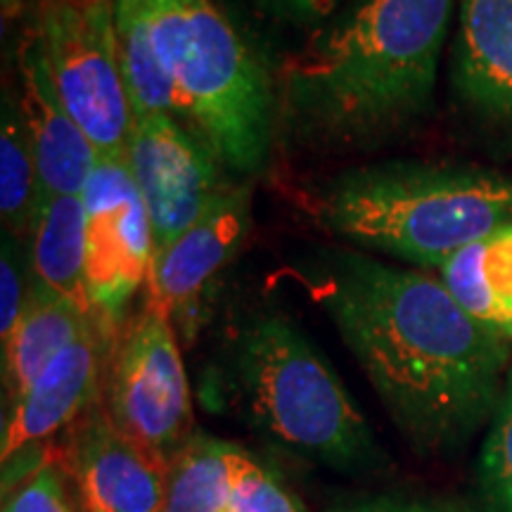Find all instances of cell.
I'll use <instances>...</instances> for the list:
<instances>
[{
  "mask_svg": "<svg viewBox=\"0 0 512 512\" xmlns=\"http://www.w3.org/2000/svg\"><path fill=\"white\" fill-rule=\"evenodd\" d=\"M384 411L425 456L463 446L496 413L510 342L441 280L342 256L318 292Z\"/></svg>",
  "mask_w": 512,
  "mask_h": 512,
  "instance_id": "cell-1",
  "label": "cell"
},
{
  "mask_svg": "<svg viewBox=\"0 0 512 512\" xmlns=\"http://www.w3.org/2000/svg\"><path fill=\"white\" fill-rule=\"evenodd\" d=\"M453 0H354L283 69L287 124L325 143H368L430 105Z\"/></svg>",
  "mask_w": 512,
  "mask_h": 512,
  "instance_id": "cell-2",
  "label": "cell"
},
{
  "mask_svg": "<svg viewBox=\"0 0 512 512\" xmlns=\"http://www.w3.org/2000/svg\"><path fill=\"white\" fill-rule=\"evenodd\" d=\"M318 216L356 245L441 268L512 221V181L470 166H368L335 178L320 197Z\"/></svg>",
  "mask_w": 512,
  "mask_h": 512,
  "instance_id": "cell-3",
  "label": "cell"
},
{
  "mask_svg": "<svg viewBox=\"0 0 512 512\" xmlns=\"http://www.w3.org/2000/svg\"><path fill=\"white\" fill-rule=\"evenodd\" d=\"M152 48L174 81L176 117L223 166L254 174L266 164L275 100L266 69L219 0H138Z\"/></svg>",
  "mask_w": 512,
  "mask_h": 512,
  "instance_id": "cell-4",
  "label": "cell"
},
{
  "mask_svg": "<svg viewBox=\"0 0 512 512\" xmlns=\"http://www.w3.org/2000/svg\"><path fill=\"white\" fill-rule=\"evenodd\" d=\"M235 373L249 418L278 444L337 470L373 465L377 446L366 418L285 318H256L242 330Z\"/></svg>",
  "mask_w": 512,
  "mask_h": 512,
  "instance_id": "cell-5",
  "label": "cell"
},
{
  "mask_svg": "<svg viewBox=\"0 0 512 512\" xmlns=\"http://www.w3.org/2000/svg\"><path fill=\"white\" fill-rule=\"evenodd\" d=\"M102 406L128 439L166 467L195 437L174 318L147 299L114 342Z\"/></svg>",
  "mask_w": 512,
  "mask_h": 512,
  "instance_id": "cell-6",
  "label": "cell"
},
{
  "mask_svg": "<svg viewBox=\"0 0 512 512\" xmlns=\"http://www.w3.org/2000/svg\"><path fill=\"white\" fill-rule=\"evenodd\" d=\"M34 41L62 105L98 155H126L136 117L114 41V0L93 8L43 0Z\"/></svg>",
  "mask_w": 512,
  "mask_h": 512,
  "instance_id": "cell-7",
  "label": "cell"
},
{
  "mask_svg": "<svg viewBox=\"0 0 512 512\" xmlns=\"http://www.w3.org/2000/svg\"><path fill=\"white\" fill-rule=\"evenodd\" d=\"M86 204V290L91 306L112 325L147 283L155 230L126 157H100L83 190Z\"/></svg>",
  "mask_w": 512,
  "mask_h": 512,
  "instance_id": "cell-8",
  "label": "cell"
},
{
  "mask_svg": "<svg viewBox=\"0 0 512 512\" xmlns=\"http://www.w3.org/2000/svg\"><path fill=\"white\" fill-rule=\"evenodd\" d=\"M124 157L150 211L155 249L188 230L228 188L221 159L176 114L133 119Z\"/></svg>",
  "mask_w": 512,
  "mask_h": 512,
  "instance_id": "cell-9",
  "label": "cell"
},
{
  "mask_svg": "<svg viewBox=\"0 0 512 512\" xmlns=\"http://www.w3.org/2000/svg\"><path fill=\"white\" fill-rule=\"evenodd\" d=\"M57 456L86 512L162 510L166 465L128 439L102 401L69 427Z\"/></svg>",
  "mask_w": 512,
  "mask_h": 512,
  "instance_id": "cell-10",
  "label": "cell"
},
{
  "mask_svg": "<svg viewBox=\"0 0 512 512\" xmlns=\"http://www.w3.org/2000/svg\"><path fill=\"white\" fill-rule=\"evenodd\" d=\"M117 335V325L95 311L88 328L53 358L29 392L10 406V420L3 432V463L19 456L24 448L69 430L83 413L102 401L107 363Z\"/></svg>",
  "mask_w": 512,
  "mask_h": 512,
  "instance_id": "cell-11",
  "label": "cell"
},
{
  "mask_svg": "<svg viewBox=\"0 0 512 512\" xmlns=\"http://www.w3.org/2000/svg\"><path fill=\"white\" fill-rule=\"evenodd\" d=\"M249 228V190L226 188L188 230L155 249L147 275V302L171 318L200 299L226 268Z\"/></svg>",
  "mask_w": 512,
  "mask_h": 512,
  "instance_id": "cell-12",
  "label": "cell"
},
{
  "mask_svg": "<svg viewBox=\"0 0 512 512\" xmlns=\"http://www.w3.org/2000/svg\"><path fill=\"white\" fill-rule=\"evenodd\" d=\"M19 74H22L19 105L34 147L41 195L43 192L83 195L100 155L91 138L81 131V126L62 105L34 38L19 55Z\"/></svg>",
  "mask_w": 512,
  "mask_h": 512,
  "instance_id": "cell-13",
  "label": "cell"
},
{
  "mask_svg": "<svg viewBox=\"0 0 512 512\" xmlns=\"http://www.w3.org/2000/svg\"><path fill=\"white\" fill-rule=\"evenodd\" d=\"M458 91L489 117H512V0H460Z\"/></svg>",
  "mask_w": 512,
  "mask_h": 512,
  "instance_id": "cell-14",
  "label": "cell"
},
{
  "mask_svg": "<svg viewBox=\"0 0 512 512\" xmlns=\"http://www.w3.org/2000/svg\"><path fill=\"white\" fill-rule=\"evenodd\" d=\"M95 316L88 304L34 283L24 316L3 344V380L10 406L29 392L36 377L62 354Z\"/></svg>",
  "mask_w": 512,
  "mask_h": 512,
  "instance_id": "cell-15",
  "label": "cell"
},
{
  "mask_svg": "<svg viewBox=\"0 0 512 512\" xmlns=\"http://www.w3.org/2000/svg\"><path fill=\"white\" fill-rule=\"evenodd\" d=\"M441 283L477 323L512 342V221L451 256Z\"/></svg>",
  "mask_w": 512,
  "mask_h": 512,
  "instance_id": "cell-16",
  "label": "cell"
},
{
  "mask_svg": "<svg viewBox=\"0 0 512 512\" xmlns=\"http://www.w3.org/2000/svg\"><path fill=\"white\" fill-rule=\"evenodd\" d=\"M34 283L91 306L86 290V204L83 195L43 192L29 233Z\"/></svg>",
  "mask_w": 512,
  "mask_h": 512,
  "instance_id": "cell-17",
  "label": "cell"
},
{
  "mask_svg": "<svg viewBox=\"0 0 512 512\" xmlns=\"http://www.w3.org/2000/svg\"><path fill=\"white\" fill-rule=\"evenodd\" d=\"M242 448L195 434L166 467L159 512H228Z\"/></svg>",
  "mask_w": 512,
  "mask_h": 512,
  "instance_id": "cell-18",
  "label": "cell"
},
{
  "mask_svg": "<svg viewBox=\"0 0 512 512\" xmlns=\"http://www.w3.org/2000/svg\"><path fill=\"white\" fill-rule=\"evenodd\" d=\"M38 200L41 181L22 105L19 100H5L0 128V216L15 238H29Z\"/></svg>",
  "mask_w": 512,
  "mask_h": 512,
  "instance_id": "cell-19",
  "label": "cell"
},
{
  "mask_svg": "<svg viewBox=\"0 0 512 512\" xmlns=\"http://www.w3.org/2000/svg\"><path fill=\"white\" fill-rule=\"evenodd\" d=\"M479 489L489 512H512V370L479 458Z\"/></svg>",
  "mask_w": 512,
  "mask_h": 512,
  "instance_id": "cell-20",
  "label": "cell"
},
{
  "mask_svg": "<svg viewBox=\"0 0 512 512\" xmlns=\"http://www.w3.org/2000/svg\"><path fill=\"white\" fill-rule=\"evenodd\" d=\"M228 512H302L290 491L266 472L249 453L240 451L235 460L233 496Z\"/></svg>",
  "mask_w": 512,
  "mask_h": 512,
  "instance_id": "cell-21",
  "label": "cell"
},
{
  "mask_svg": "<svg viewBox=\"0 0 512 512\" xmlns=\"http://www.w3.org/2000/svg\"><path fill=\"white\" fill-rule=\"evenodd\" d=\"M3 512H76L67 494V472L57 453L12 486Z\"/></svg>",
  "mask_w": 512,
  "mask_h": 512,
  "instance_id": "cell-22",
  "label": "cell"
},
{
  "mask_svg": "<svg viewBox=\"0 0 512 512\" xmlns=\"http://www.w3.org/2000/svg\"><path fill=\"white\" fill-rule=\"evenodd\" d=\"M29 294L24 290V273L19 266L15 242H3V259H0V342L8 344L12 332L27 309Z\"/></svg>",
  "mask_w": 512,
  "mask_h": 512,
  "instance_id": "cell-23",
  "label": "cell"
},
{
  "mask_svg": "<svg viewBox=\"0 0 512 512\" xmlns=\"http://www.w3.org/2000/svg\"><path fill=\"white\" fill-rule=\"evenodd\" d=\"M335 512H458L448 505L425 501H401V498H375V501L356 503Z\"/></svg>",
  "mask_w": 512,
  "mask_h": 512,
  "instance_id": "cell-24",
  "label": "cell"
},
{
  "mask_svg": "<svg viewBox=\"0 0 512 512\" xmlns=\"http://www.w3.org/2000/svg\"><path fill=\"white\" fill-rule=\"evenodd\" d=\"M290 8L306 19H325L337 10L342 0H287Z\"/></svg>",
  "mask_w": 512,
  "mask_h": 512,
  "instance_id": "cell-25",
  "label": "cell"
},
{
  "mask_svg": "<svg viewBox=\"0 0 512 512\" xmlns=\"http://www.w3.org/2000/svg\"><path fill=\"white\" fill-rule=\"evenodd\" d=\"M19 10H22V0H3V15L5 17H15Z\"/></svg>",
  "mask_w": 512,
  "mask_h": 512,
  "instance_id": "cell-26",
  "label": "cell"
},
{
  "mask_svg": "<svg viewBox=\"0 0 512 512\" xmlns=\"http://www.w3.org/2000/svg\"><path fill=\"white\" fill-rule=\"evenodd\" d=\"M62 3L74 5V8H93V5L105 3V0H62Z\"/></svg>",
  "mask_w": 512,
  "mask_h": 512,
  "instance_id": "cell-27",
  "label": "cell"
}]
</instances>
